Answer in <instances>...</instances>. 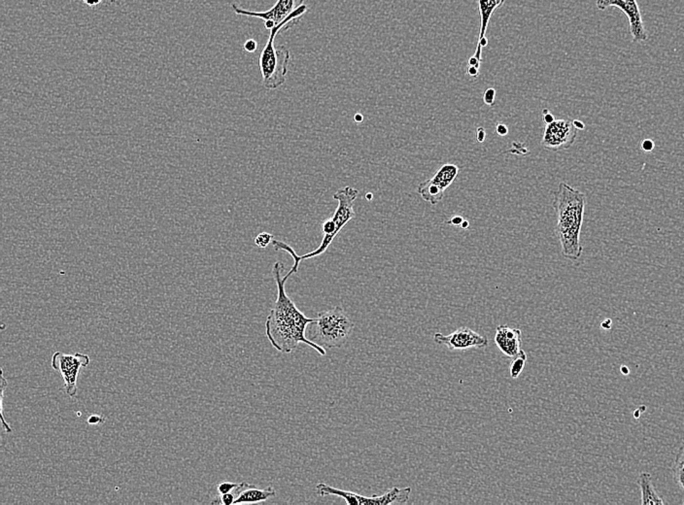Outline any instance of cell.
Returning a JSON list of instances; mask_svg holds the SVG:
<instances>
[{
	"instance_id": "cell-1",
	"label": "cell",
	"mask_w": 684,
	"mask_h": 505,
	"mask_svg": "<svg viewBox=\"0 0 684 505\" xmlns=\"http://www.w3.org/2000/svg\"><path fill=\"white\" fill-rule=\"evenodd\" d=\"M284 269L285 267L280 262H274L272 266V274L277 286V298L266 321L267 339L274 349L283 354H290L300 343H305L319 355H325L326 349L305 337L306 328L315 323L316 319L306 317L286 293L287 280L296 273L299 268L292 266L290 271L282 277Z\"/></svg>"
},
{
	"instance_id": "cell-2",
	"label": "cell",
	"mask_w": 684,
	"mask_h": 505,
	"mask_svg": "<svg viewBox=\"0 0 684 505\" xmlns=\"http://www.w3.org/2000/svg\"><path fill=\"white\" fill-rule=\"evenodd\" d=\"M585 205V193L567 183L559 184L553 198V208L556 212V235L560 242L563 256L573 262L580 259L583 252L580 234Z\"/></svg>"
},
{
	"instance_id": "cell-3",
	"label": "cell",
	"mask_w": 684,
	"mask_h": 505,
	"mask_svg": "<svg viewBox=\"0 0 684 505\" xmlns=\"http://www.w3.org/2000/svg\"><path fill=\"white\" fill-rule=\"evenodd\" d=\"M306 11H308V6L305 4L301 5L288 19L271 29L269 40L259 56V67L264 89L277 90L285 84L291 58L290 51L286 46L276 47V35L281 31H288L299 23Z\"/></svg>"
},
{
	"instance_id": "cell-4",
	"label": "cell",
	"mask_w": 684,
	"mask_h": 505,
	"mask_svg": "<svg viewBox=\"0 0 684 505\" xmlns=\"http://www.w3.org/2000/svg\"><path fill=\"white\" fill-rule=\"evenodd\" d=\"M313 325L315 337L310 340L326 350L344 346L355 327L354 322L340 306L319 313Z\"/></svg>"
},
{
	"instance_id": "cell-5",
	"label": "cell",
	"mask_w": 684,
	"mask_h": 505,
	"mask_svg": "<svg viewBox=\"0 0 684 505\" xmlns=\"http://www.w3.org/2000/svg\"><path fill=\"white\" fill-rule=\"evenodd\" d=\"M89 355L76 353L74 355L56 352L52 358V369L60 372L65 382V393L70 398L77 394V380L81 367L90 364Z\"/></svg>"
},
{
	"instance_id": "cell-6",
	"label": "cell",
	"mask_w": 684,
	"mask_h": 505,
	"mask_svg": "<svg viewBox=\"0 0 684 505\" xmlns=\"http://www.w3.org/2000/svg\"><path fill=\"white\" fill-rule=\"evenodd\" d=\"M578 129L570 120H555L546 125L541 145L544 150L560 152L568 150L575 143Z\"/></svg>"
},
{
	"instance_id": "cell-7",
	"label": "cell",
	"mask_w": 684,
	"mask_h": 505,
	"mask_svg": "<svg viewBox=\"0 0 684 505\" xmlns=\"http://www.w3.org/2000/svg\"><path fill=\"white\" fill-rule=\"evenodd\" d=\"M596 6L601 11L614 7L621 10L628 19L629 33L633 42L642 43L649 40V34L644 28L641 10L637 0H596Z\"/></svg>"
},
{
	"instance_id": "cell-8",
	"label": "cell",
	"mask_w": 684,
	"mask_h": 505,
	"mask_svg": "<svg viewBox=\"0 0 684 505\" xmlns=\"http://www.w3.org/2000/svg\"><path fill=\"white\" fill-rule=\"evenodd\" d=\"M305 4V0H277L276 4L271 9L264 12L250 11L241 8L239 5L232 3V7L234 11L239 16L253 17L263 19L264 28L271 31L282 22L288 19L299 7Z\"/></svg>"
},
{
	"instance_id": "cell-9",
	"label": "cell",
	"mask_w": 684,
	"mask_h": 505,
	"mask_svg": "<svg viewBox=\"0 0 684 505\" xmlns=\"http://www.w3.org/2000/svg\"><path fill=\"white\" fill-rule=\"evenodd\" d=\"M434 340L438 344L445 345L450 350H458V351L482 349V348L488 346L487 337H483V335L468 327L458 328L455 332L448 335L436 332L434 335Z\"/></svg>"
},
{
	"instance_id": "cell-10",
	"label": "cell",
	"mask_w": 684,
	"mask_h": 505,
	"mask_svg": "<svg viewBox=\"0 0 684 505\" xmlns=\"http://www.w3.org/2000/svg\"><path fill=\"white\" fill-rule=\"evenodd\" d=\"M504 2L506 0H477L478 13H479L480 18L479 34H478L477 49H475V55L472 56L477 58V61H479L480 63H482L483 48L488 44L486 39L488 24H489L494 12L502 6Z\"/></svg>"
},
{
	"instance_id": "cell-11",
	"label": "cell",
	"mask_w": 684,
	"mask_h": 505,
	"mask_svg": "<svg viewBox=\"0 0 684 505\" xmlns=\"http://www.w3.org/2000/svg\"><path fill=\"white\" fill-rule=\"evenodd\" d=\"M495 344L502 354L514 359L523 351L522 349V332L519 328L509 326H498L494 337Z\"/></svg>"
},
{
	"instance_id": "cell-12",
	"label": "cell",
	"mask_w": 684,
	"mask_h": 505,
	"mask_svg": "<svg viewBox=\"0 0 684 505\" xmlns=\"http://www.w3.org/2000/svg\"><path fill=\"white\" fill-rule=\"evenodd\" d=\"M316 492L321 497L337 496L342 497L349 505H380L379 496L372 495V497L362 496L356 492L337 489L325 483H319L316 486Z\"/></svg>"
},
{
	"instance_id": "cell-13",
	"label": "cell",
	"mask_w": 684,
	"mask_h": 505,
	"mask_svg": "<svg viewBox=\"0 0 684 505\" xmlns=\"http://www.w3.org/2000/svg\"><path fill=\"white\" fill-rule=\"evenodd\" d=\"M639 489L642 492V504L664 505L666 502L655 491L651 473L642 472L637 479Z\"/></svg>"
},
{
	"instance_id": "cell-14",
	"label": "cell",
	"mask_w": 684,
	"mask_h": 505,
	"mask_svg": "<svg viewBox=\"0 0 684 505\" xmlns=\"http://www.w3.org/2000/svg\"><path fill=\"white\" fill-rule=\"evenodd\" d=\"M276 490L271 486L266 488V489H258L252 485L248 489L244 490L239 497H237V501H235L234 504H257V502H266L267 499H271L272 497H276Z\"/></svg>"
},
{
	"instance_id": "cell-15",
	"label": "cell",
	"mask_w": 684,
	"mask_h": 505,
	"mask_svg": "<svg viewBox=\"0 0 684 505\" xmlns=\"http://www.w3.org/2000/svg\"><path fill=\"white\" fill-rule=\"evenodd\" d=\"M458 174H459V168L456 164L445 163L438 169V171L431 178V180L436 184L438 187L445 191L446 189H448V187L452 185L456 178H457Z\"/></svg>"
},
{
	"instance_id": "cell-16",
	"label": "cell",
	"mask_w": 684,
	"mask_h": 505,
	"mask_svg": "<svg viewBox=\"0 0 684 505\" xmlns=\"http://www.w3.org/2000/svg\"><path fill=\"white\" fill-rule=\"evenodd\" d=\"M445 192L443 189L438 187L431 179L424 181L419 184L417 188L418 195H420L424 202L431 203V205H436L443 200Z\"/></svg>"
},
{
	"instance_id": "cell-17",
	"label": "cell",
	"mask_w": 684,
	"mask_h": 505,
	"mask_svg": "<svg viewBox=\"0 0 684 505\" xmlns=\"http://www.w3.org/2000/svg\"><path fill=\"white\" fill-rule=\"evenodd\" d=\"M251 486L252 484H249V483L240 482L239 486L234 488V491L228 492V494L225 495H217V496L214 497V499L211 502V504L223 505L234 504V502L237 501V497H239V495L241 494L244 490L248 489V488Z\"/></svg>"
},
{
	"instance_id": "cell-18",
	"label": "cell",
	"mask_w": 684,
	"mask_h": 505,
	"mask_svg": "<svg viewBox=\"0 0 684 505\" xmlns=\"http://www.w3.org/2000/svg\"><path fill=\"white\" fill-rule=\"evenodd\" d=\"M671 472H673L674 479H675L676 483L680 485L684 492V442L681 444L678 454L676 456Z\"/></svg>"
},
{
	"instance_id": "cell-19",
	"label": "cell",
	"mask_w": 684,
	"mask_h": 505,
	"mask_svg": "<svg viewBox=\"0 0 684 505\" xmlns=\"http://www.w3.org/2000/svg\"><path fill=\"white\" fill-rule=\"evenodd\" d=\"M526 362L527 354L523 350V351L520 353V355H517L516 358H514V360H512L511 367H509V374H511V377L512 379H517L519 376H520L522 371H523L524 367H525Z\"/></svg>"
},
{
	"instance_id": "cell-20",
	"label": "cell",
	"mask_w": 684,
	"mask_h": 505,
	"mask_svg": "<svg viewBox=\"0 0 684 505\" xmlns=\"http://www.w3.org/2000/svg\"><path fill=\"white\" fill-rule=\"evenodd\" d=\"M7 386H8V382L5 378L3 369H1V381H0V388H1V394H0V415H1L2 426H3L5 431L7 433H12L13 431H12L11 426L7 423L4 417V393Z\"/></svg>"
},
{
	"instance_id": "cell-21",
	"label": "cell",
	"mask_w": 684,
	"mask_h": 505,
	"mask_svg": "<svg viewBox=\"0 0 684 505\" xmlns=\"http://www.w3.org/2000/svg\"><path fill=\"white\" fill-rule=\"evenodd\" d=\"M254 241L259 248L266 249L273 241V235L269 234V232H262V234L257 235Z\"/></svg>"
},
{
	"instance_id": "cell-22",
	"label": "cell",
	"mask_w": 684,
	"mask_h": 505,
	"mask_svg": "<svg viewBox=\"0 0 684 505\" xmlns=\"http://www.w3.org/2000/svg\"><path fill=\"white\" fill-rule=\"evenodd\" d=\"M239 484H237V483H234V482H228V481L221 482L219 483V484L217 485L218 495H225V494H228V492L234 491V488L239 486Z\"/></svg>"
},
{
	"instance_id": "cell-23",
	"label": "cell",
	"mask_w": 684,
	"mask_h": 505,
	"mask_svg": "<svg viewBox=\"0 0 684 505\" xmlns=\"http://www.w3.org/2000/svg\"><path fill=\"white\" fill-rule=\"evenodd\" d=\"M511 153L514 154H521V156H525V154L529 153L528 149L525 144L522 143V142H512Z\"/></svg>"
},
{
	"instance_id": "cell-24",
	"label": "cell",
	"mask_w": 684,
	"mask_h": 505,
	"mask_svg": "<svg viewBox=\"0 0 684 505\" xmlns=\"http://www.w3.org/2000/svg\"><path fill=\"white\" fill-rule=\"evenodd\" d=\"M495 99H496V90L493 89V88H489L484 92L483 95V102L485 104L489 105V106H493L495 103Z\"/></svg>"
},
{
	"instance_id": "cell-25",
	"label": "cell",
	"mask_w": 684,
	"mask_h": 505,
	"mask_svg": "<svg viewBox=\"0 0 684 505\" xmlns=\"http://www.w3.org/2000/svg\"><path fill=\"white\" fill-rule=\"evenodd\" d=\"M104 417L102 415H97V414H94V415H90L88 418V424L89 425H100V424L104 423Z\"/></svg>"
},
{
	"instance_id": "cell-26",
	"label": "cell",
	"mask_w": 684,
	"mask_h": 505,
	"mask_svg": "<svg viewBox=\"0 0 684 505\" xmlns=\"http://www.w3.org/2000/svg\"><path fill=\"white\" fill-rule=\"evenodd\" d=\"M244 47L245 51H248V53H254L258 48V44L253 39H249L245 42Z\"/></svg>"
},
{
	"instance_id": "cell-27",
	"label": "cell",
	"mask_w": 684,
	"mask_h": 505,
	"mask_svg": "<svg viewBox=\"0 0 684 505\" xmlns=\"http://www.w3.org/2000/svg\"><path fill=\"white\" fill-rule=\"evenodd\" d=\"M654 147H655V144L651 139H646L642 142V151L646 152V153L653 151Z\"/></svg>"
},
{
	"instance_id": "cell-28",
	"label": "cell",
	"mask_w": 684,
	"mask_h": 505,
	"mask_svg": "<svg viewBox=\"0 0 684 505\" xmlns=\"http://www.w3.org/2000/svg\"><path fill=\"white\" fill-rule=\"evenodd\" d=\"M496 132L498 136H507L509 134V127L506 125L502 124V122H498L496 126Z\"/></svg>"
},
{
	"instance_id": "cell-29",
	"label": "cell",
	"mask_w": 684,
	"mask_h": 505,
	"mask_svg": "<svg viewBox=\"0 0 684 505\" xmlns=\"http://www.w3.org/2000/svg\"><path fill=\"white\" fill-rule=\"evenodd\" d=\"M463 221H464V218H463L462 216L454 215L450 218V220L448 221L447 224L453 225V227H461Z\"/></svg>"
},
{
	"instance_id": "cell-30",
	"label": "cell",
	"mask_w": 684,
	"mask_h": 505,
	"mask_svg": "<svg viewBox=\"0 0 684 505\" xmlns=\"http://www.w3.org/2000/svg\"><path fill=\"white\" fill-rule=\"evenodd\" d=\"M485 138H486V129H485L483 127H477V141L478 143H482V142H484Z\"/></svg>"
},
{
	"instance_id": "cell-31",
	"label": "cell",
	"mask_w": 684,
	"mask_h": 505,
	"mask_svg": "<svg viewBox=\"0 0 684 505\" xmlns=\"http://www.w3.org/2000/svg\"><path fill=\"white\" fill-rule=\"evenodd\" d=\"M541 113H543V122H546V125L551 124V122L555 121V118H554L553 115L551 114L548 108L543 109V112Z\"/></svg>"
},
{
	"instance_id": "cell-32",
	"label": "cell",
	"mask_w": 684,
	"mask_h": 505,
	"mask_svg": "<svg viewBox=\"0 0 684 505\" xmlns=\"http://www.w3.org/2000/svg\"><path fill=\"white\" fill-rule=\"evenodd\" d=\"M83 1H84V3L88 5L89 7H95L100 3H102V0H83Z\"/></svg>"
},
{
	"instance_id": "cell-33",
	"label": "cell",
	"mask_w": 684,
	"mask_h": 505,
	"mask_svg": "<svg viewBox=\"0 0 684 505\" xmlns=\"http://www.w3.org/2000/svg\"><path fill=\"white\" fill-rule=\"evenodd\" d=\"M573 124L578 131H582V129H585L584 124L582 122L578 121V120H573Z\"/></svg>"
},
{
	"instance_id": "cell-34",
	"label": "cell",
	"mask_w": 684,
	"mask_h": 505,
	"mask_svg": "<svg viewBox=\"0 0 684 505\" xmlns=\"http://www.w3.org/2000/svg\"><path fill=\"white\" fill-rule=\"evenodd\" d=\"M612 320H610V319H607V320L604 321V322L601 323V327L605 328V330H610V326H612Z\"/></svg>"
},
{
	"instance_id": "cell-35",
	"label": "cell",
	"mask_w": 684,
	"mask_h": 505,
	"mask_svg": "<svg viewBox=\"0 0 684 505\" xmlns=\"http://www.w3.org/2000/svg\"><path fill=\"white\" fill-rule=\"evenodd\" d=\"M462 227L463 230H468V229H469V227H470V222H469V221H467V220L463 221L462 225H461V227Z\"/></svg>"
},
{
	"instance_id": "cell-36",
	"label": "cell",
	"mask_w": 684,
	"mask_h": 505,
	"mask_svg": "<svg viewBox=\"0 0 684 505\" xmlns=\"http://www.w3.org/2000/svg\"><path fill=\"white\" fill-rule=\"evenodd\" d=\"M620 371H621V374L623 375H628L630 374L628 367H625V365H622L621 369H620Z\"/></svg>"
},
{
	"instance_id": "cell-37",
	"label": "cell",
	"mask_w": 684,
	"mask_h": 505,
	"mask_svg": "<svg viewBox=\"0 0 684 505\" xmlns=\"http://www.w3.org/2000/svg\"><path fill=\"white\" fill-rule=\"evenodd\" d=\"M363 119H364V118H363V115L362 114H356V115H355L354 120L357 122H363Z\"/></svg>"
}]
</instances>
